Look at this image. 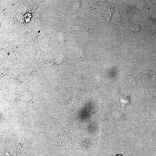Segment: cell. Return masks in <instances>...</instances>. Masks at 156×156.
I'll return each instance as SVG.
<instances>
[{
	"instance_id": "obj_1",
	"label": "cell",
	"mask_w": 156,
	"mask_h": 156,
	"mask_svg": "<svg viewBox=\"0 0 156 156\" xmlns=\"http://www.w3.org/2000/svg\"><path fill=\"white\" fill-rule=\"evenodd\" d=\"M120 103L122 106L123 108H125V106L130 102L129 96L127 95L121 96L120 98Z\"/></svg>"
},
{
	"instance_id": "obj_2",
	"label": "cell",
	"mask_w": 156,
	"mask_h": 156,
	"mask_svg": "<svg viewBox=\"0 0 156 156\" xmlns=\"http://www.w3.org/2000/svg\"><path fill=\"white\" fill-rule=\"evenodd\" d=\"M121 156V155H117V156Z\"/></svg>"
},
{
	"instance_id": "obj_3",
	"label": "cell",
	"mask_w": 156,
	"mask_h": 156,
	"mask_svg": "<svg viewBox=\"0 0 156 156\" xmlns=\"http://www.w3.org/2000/svg\"><path fill=\"white\" fill-rule=\"evenodd\" d=\"M39 32V33H40V31H39V32Z\"/></svg>"
}]
</instances>
